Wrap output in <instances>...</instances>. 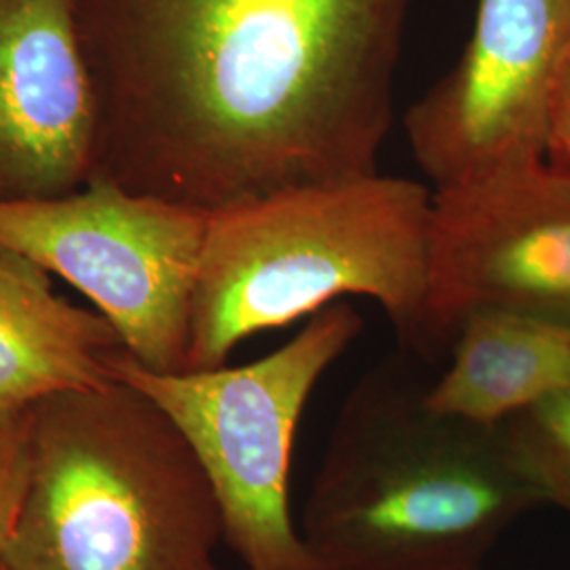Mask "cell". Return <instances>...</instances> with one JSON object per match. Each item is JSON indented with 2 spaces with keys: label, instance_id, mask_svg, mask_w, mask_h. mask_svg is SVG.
Returning <instances> with one entry per match:
<instances>
[{
  "label": "cell",
  "instance_id": "obj_1",
  "mask_svg": "<svg viewBox=\"0 0 570 570\" xmlns=\"http://www.w3.org/2000/svg\"><path fill=\"white\" fill-rule=\"evenodd\" d=\"M412 0H77L98 169L214 214L379 174Z\"/></svg>",
  "mask_w": 570,
  "mask_h": 570
},
{
  "label": "cell",
  "instance_id": "obj_2",
  "mask_svg": "<svg viewBox=\"0 0 570 570\" xmlns=\"http://www.w3.org/2000/svg\"><path fill=\"white\" fill-rule=\"evenodd\" d=\"M425 391L379 370L346 397L301 522L320 570H482L546 505L501 425L435 412Z\"/></svg>",
  "mask_w": 570,
  "mask_h": 570
},
{
  "label": "cell",
  "instance_id": "obj_3",
  "mask_svg": "<svg viewBox=\"0 0 570 570\" xmlns=\"http://www.w3.org/2000/svg\"><path fill=\"white\" fill-rule=\"evenodd\" d=\"M431 225L433 193L381 171L292 186L209 214L186 370L226 366L245 338L345 296L376 301L406 345L435 353Z\"/></svg>",
  "mask_w": 570,
  "mask_h": 570
},
{
  "label": "cell",
  "instance_id": "obj_4",
  "mask_svg": "<svg viewBox=\"0 0 570 570\" xmlns=\"http://www.w3.org/2000/svg\"><path fill=\"white\" fill-rule=\"evenodd\" d=\"M32 473L7 570H202L216 494L164 407L122 381L30 406Z\"/></svg>",
  "mask_w": 570,
  "mask_h": 570
},
{
  "label": "cell",
  "instance_id": "obj_5",
  "mask_svg": "<svg viewBox=\"0 0 570 570\" xmlns=\"http://www.w3.org/2000/svg\"><path fill=\"white\" fill-rule=\"evenodd\" d=\"M360 332L355 308L334 303L245 366L155 372L125 348L108 360L112 379L140 389L180 429L247 570H320L289 511L294 440L313 389Z\"/></svg>",
  "mask_w": 570,
  "mask_h": 570
},
{
  "label": "cell",
  "instance_id": "obj_6",
  "mask_svg": "<svg viewBox=\"0 0 570 570\" xmlns=\"http://www.w3.org/2000/svg\"><path fill=\"white\" fill-rule=\"evenodd\" d=\"M209 214L94 176L79 193L0 202V245L60 275L155 372H184Z\"/></svg>",
  "mask_w": 570,
  "mask_h": 570
},
{
  "label": "cell",
  "instance_id": "obj_7",
  "mask_svg": "<svg viewBox=\"0 0 570 570\" xmlns=\"http://www.w3.org/2000/svg\"><path fill=\"white\" fill-rule=\"evenodd\" d=\"M570 56V0H478L463 56L404 117L435 190L546 161L551 98Z\"/></svg>",
  "mask_w": 570,
  "mask_h": 570
},
{
  "label": "cell",
  "instance_id": "obj_8",
  "mask_svg": "<svg viewBox=\"0 0 570 570\" xmlns=\"http://www.w3.org/2000/svg\"><path fill=\"white\" fill-rule=\"evenodd\" d=\"M482 306L570 327V178L546 161L433 190V348Z\"/></svg>",
  "mask_w": 570,
  "mask_h": 570
},
{
  "label": "cell",
  "instance_id": "obj_9",
  "mask_svg": "<svg viewBox=\"0 0 570 570\" xmlns=\"http://www.w3.org/2000/svg\"><path fill=\"white\" fill-rule=\"evenodd\" d=\"M98 169V102L77 0H0V202L79 193Z\"/></svg>",
  "mask_w": 570,
  "mask_h": 570
},
{
  "label": "cell",
  "instance_id": "obj_10",
  "mask_svg": "<svg viewBox=\"0 0 570 570\" xmlns=\"http://www.w3.org/2000/svg\"><path fill=\"white\" fill-rule=\"evenodd\" d=\"M49 275L0 245V410L115 381L108 360L125 348L117 327L61 298Z\"/></svg>",
  "mask_w": 570,
  "mask_h": 570
},
{
  "label": "cell",
  "instance_id": "obj_11",
  "mask_svg": "<svg viewBox=\"0 0 570 570\" xmlns=\"http://www.w3.org/2000/svg\"><path fill=\"white\" fill-rule=\"evenodd\" d=\"M570 383V327L482 306L459 320L450 366L428 385L435 412L501 425Z\"/></svg>",
  "mask_w": 570,
  "mask_h": 570
},
{
  "label": "cell",
  "instance_id": "obj_12",
  "mask_svg": "<svg viewBox=\"0 0 570 570\" xmlns=\"http://www.w3.org/2000/svg\"><path fill=\"white\" fill-rule=\"evenodd\" d=\"M501 428L543 503L570 511V383Z\"/></svg>",
  "mask_w": 570,
  "mask_h": 570
},
{
  "label": "cell",
  "instance_id": "obj_13",
  "mask_svg": "<svg viewBox=\"0 0 570 570\" xmlns=\"http://www.w3.org/2000/svg\"><path fill=\"white\" fill-rule=\"evenodd\" d=\"M32 473L30 407L0 410V564L11 548Z\"/></svg>",
  "mask_w": 570,
  "mask_h": 570
},
{
  "label": "cell",
  "instance_id": "obj_14",
  "mask_svg": "<svg viewBox=\"0 0 570 570\" xmlns=\"http://www.w3.org/2000/svg\"><path fill=\"white\" fill-rule=\"evenodd\" d=\"M546 164L570 178V56L551 98Z\"/></svg>",
  "mask_w": 570,
  "mask_h": 570
},
{
  "label": "cell",
  "instance_id": "obj_15",
  "mask_svg": "<svg viewBox=\"0 0 570 570\" xmlns=\"http://www.w3.org/2000/svg\"><path fill=\"white\" fill-rule=\"evenodd\" d=\"M202 570H223V569H218V567H216V564H214V562H209V564H205L204 569Z\"/></svg>",
  "mask_w": 570,
  "mask_h": 570
},
{
  "label": "cell",
  "instance_id": "obj_16",
  "mask_svg": "<svg viewBox=\"0 0 570 570\" xmlns=\"http://www.w3.org/2000/svg\"><path fill=\"white\" fill-rule=\"evenodd\" d=\"M0 570H7L4 569V564H0Z\"/></svg>",
  "mask_w": 570,
  "mask_h": 570
}]
</instances>
